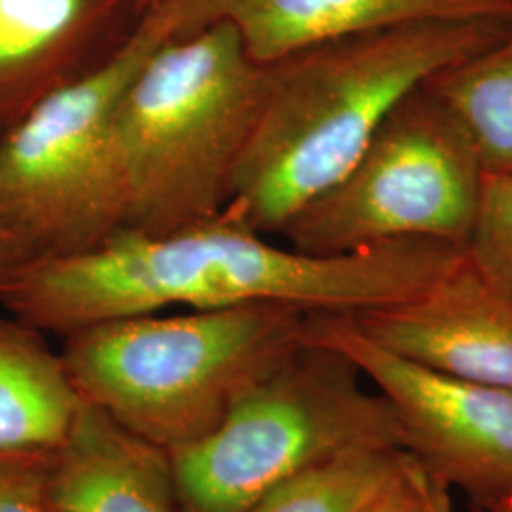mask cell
I'll list each match as a JSON object with an SVG mask.
<instances>
[{
    "label": "cell",
    "instance_id": "obj_1",
    "mask_svg": "<svg viewBox=\"0 0 512 512\" xmlns=\"http://www.w3.org/2000/svg\"><path fill=\"white\" fill-rule=\"evenodd\" d=\"M463 249L431 238L384 241L344 255L270 243L222 211L164 236L122 230L92 251L35 258L0 281V308L42 334L158 313L274 302L308 313L359 315L439 283Z\"/></svg>",
    "mask_w": 512,
    "mask_h": 512
},
{
    "label": "cell",
    "instance_id": "obj_2",
    "mask_svg": "<svg viewBox=\"0 0 512 512\" xmlns=\"http://www.w3.org/2000/svg\"><path fill=\"white\" fill-rule=\"evenodd\" d=\"M509 19L401 23L266 65V92L224 211L264 236L281 234L346 177L406 93L490 48Z\"/></svg>",
    "mask_w": 512,
    "mask_h": 512
},
{
    "label": "cell",
    "instance_id": "obj_3",
    "mask_svg": "<svg viewBox=\"0 0 512 512\" xmlns=\"http://www.w3.org/2000/svg\"><path fill=\"white\" fill-rule=\"evenodd\" d=\"M306 317L274 302L129 315L63 336L59 357L82 401L175 454L304 344Z\"/></svg>",
    "mask_w": 512,
    "mask_h": 512
},
{
    "label": "cell",
    "instance_id": "obj_4",
    "mask_svg": "<svg viewBox=\"0 0 512 512\" xmlns=\"http://www.w3.org/2000/svg\"><path fill=\"white\" fill-rule=\"evenodd\" d=\"M266 84L226 23L150 54L116 112L126 230L164 236L219 217Z\"/></svg>",
    "mask_w": 512,
    "mask_h": 512
},
{
    "label": "cell",
    "instance_id": "obj_5",
    "mask_svg": "<svg viewBox=\"0 0 512 512\" xmlns=\"http://www.w3.org/2000/svg\"><path fill=\"white\" fill-rule=\"evenodd\" d=\"M167 40L145 12L95 67L38 101L0 139V215L29 255H78L126 230L116 112Z\"/></svg>",
    "mask_w": 512,
    "mask_h": 512
},
{
    "label": "cell",
    "instance_id": "obj_6",
    "mask_svg": "<svg viewBox=\"0 0 512 512\" xmlns=\"http://www.w3.org/2000/svg\"><path fill=\"white\" fill-rule=\"evenodd\" d=\"M359 446L403 448L382 393L336 349L306 342L205 439L171 454L183 512H247L281 482Z\"/></svg>",
    "mask_w": 512,
    "mask_h": 512
},
{
    "label": "cell",
    "instance_id": "obj_7",
    "mask_svg": "<svg viewBox=\"0 0 512 512\" xmlns=\"http://www.w3.org/2000/svg\"><path fill=\"white\" fill-rule=\"evenodd\" d=\"M486 169L458 110L423 82L385 116L361 158L281 236L311 255L442 239L465 251Z\"/></svg>",
    "mask_w": 512,
    "mask_h": 512
},
{
    "label": "cell",
    "instance_id": "obj_8",
    "mask_svg": "<svg viewBox=\"0 0 512 512\" xmlns=\"http://www.w3.org/2000/svg\"><path fill=\"white\" fill-rule=\"evenodd\" d=\"M304 340L336 349L380 389L403 448L476 507L512 495V391L418 365L366 336L340 313H308Z\"/></svg>",
    "mask_w": 512,
    "mask_h": 512
},
{
    "label": "cell",
    "instance_id": "obj_9",
    "mask_svg": "<svg viewBox=\"0 0 512 512\" xmlns=\"http://www.w3.org/2000/svg\"><path fill=\"white\" fill-rule=\"evenodd\" d=\"M171 38L226 23L247 55L270 65L334 38L425 19L512 18V0H150Z\"/></svg>",
    "mask_w": 512,
    "mask_h": 512
},
{
    "label": "cell",
    "instance_id": "obj_10",
    "mask_svg": "<svg viewBox=\"0 0 512 512\" xmlns=\"http://www.w3.org/2000/svg\"><path fill=\"white\" fill-rule=\"evenodd\" d=\"M349 317L404 359L512 391V304L476 274L465 255L425 293Z\"/></svg>",
    "mask_w": 512,
    "mask_h": 512
},
{
    "label": "cell",
    "instance_id": "obj_11",
    "mask_svg": "<svg viewBox=\"0 0 512 512\" xmlns=\"http://www.w3.org/2000/svg\"><path fill=\"white\" fill-rule=\"evenodd\" d=\"M46 490L54 512H183L171 454L82 399Z\"/></svg>",
    "mask_w": 512,
    "mask_h": 512
},
{
    "label": "cell",
    "instance_id": "obj_12",
    "mask_svg": "<svg viewBox=\"0 0 512 512\" xmlns=\"http://www.w3.org/2000/svg\"><path fill=\"white\" fill-rule=\"evenodd\" d=\"M88 10L90 0H0V139L82 74L74 48Z\"/></svg>",
    "mask_w": 512,
    "mask_h": 512
},
{
    "label": "cell",
    "instance_id": "obj_13",
    "mask_svg": "<svg viewBox=\"0 0 512 512\" xmlns=\"http://www.w3.org/2000/svg\"><path fill=\"white\" fill-rule=\"evenodd\" d=\"M80 397L42 332L0 315V452H52Z\"/></svg>",
    "mask_w": 512,
    "mask_h": 512
},
{
    "label": "cell",
    "instance_id": "obj_14",
    "mask_svg": "<svg viewBox=\"0 0 512 512\" xmlns=\"http://www.w3.org/2000/svg\"><path fill=\"white\" fill-rule=\"evenodd\" d=\"M427 84L467 124L486 173H512V18L484 52L448 67Z\"/></svg>",
    "mask_w": 512,
    "mask_h": 512
},
{
    "label": "cell",
    "instance_id": "obj_15",
    "mask_svg": "<svg viewBox=\"0 0 512 512\" xmlns=\"http://www.w3.org/2000/svg\"><path fill=\"white\" fill-rule=\"evenodd\" d=\"M404 450L359 446L281 482L247 512H363L399 473Z\"/></svg>",
    "mask_w": 512,
    "mask_h": 512
},
{
    "label": "cell",
    "instance_id": "obj_16",
    "mask_svg": "<svg viewBox=\"0 0 512 512\" xmlns=\"http://www.w3.org/2000/svg\"><path fill=\"white\" fill-rule=\"evenodd\" d=\"M465 260L512 304V173H486Z\"/></svg>",
    "mask_w": 512,
    "mask_h": 512
},
{
    "label": "cell",
    "instance_id": "obj_17",
    "mask_svg": "<svg viewBox=\"0 0 512 512\" xmlns=\"http://www.w3.org/2000/svg\"><path fill=\"white\" fill-rule=\"evenodd\" d=\"M450 490L404 450L399 473L393 476L363 512H454Z\"/></svg>",
    "mask_w": 512,
    "mask_h": 512
},
{
    "label": "cell",
    "instance_id": "obj_18",
    "mask_svg": "<svg viewBox=\"0 0 512 512\" xmlns=\"http://www.w3.org/2000/svg\"><path fill=\"white\" fill-rule=\"evenodd\" d=\"M52 452H0V512H52L46 490Z\"/></svg>",
    "mask_w": 512,
    "mask_h": 512
},
{
    "label": "cell",
    "instance_id": "obj_19",
    "mask_svg": "<svg viewBox=\"0 0 512 512\" xmlns=\"http://www.w3.org/2000/svg\"><path fill=\"white\" fill-rule=\"evenodd\" d=\"M25 262H29V255L19 245L18 239L14 238L0 215V281L18 270Z\"/></svg>",
    "mask_w": 512,
    "mask_h": 512
},
{
    "label": "cell",
    "instance_id": "obj_20",
    "mask_svg": "<svg viewBox=\"0 0 512 512\" xmlns=\"http://www.w3.org/2000/svg\"><path fill=\"white\" fill-rule=\"evenodd\" d=\"M482 509L486 512H512V495L503 497L499 501H494V503H490V505H486Z\"/></svg>",
    "mask_w": 512,
    "mask_h": 512
},
{
    "label": "cell",
    "instance_id": "obj_21",
    "mask_svg": "<svg viewBox=\"0 0 512 512\" xmlns=\"http://www.w3.org/2000/svg\"><path fill=\"white\" fill-rule=\"evenodd\" d=\"M473 512H486L482 507H476V505H473Z\"/></svg>",
    "mask_w": 512,
    "mask_h": 512
},
{
    "label": "cell",
    "instance_id": "obj_22",
    "mask_svg": "<svg viewBox=\"0 0 512 512\" xmlns=\"http://www.w3.org/2000/svg\"><path fill=\"white\" fill-rule=\"evenodd\" d=\"M50 509H52V507H50ZM52 512H54V511H52Z\"/></svg>",
    "mask_w": 512,
    "mask_h": 512
}]
</instances>
